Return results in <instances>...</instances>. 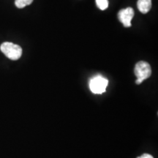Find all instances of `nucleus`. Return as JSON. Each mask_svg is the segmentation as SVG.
I'll return each instance as SVG.
<instances>
[{
    "label": "nucleus",
    "mask_w": 158,
    "mask_h": 158,
    "mask_svg": "<svg viewBox=\"0 0 158 158\" xmlns=\"http://www.w3.org/2000/svg\"><path fill=\"white\" fill-rule=\"evenodd\" d=\"M33 0H15V5L18 8H23L26 6L31 5Z\"/></svg>",
    "instance_id": "6"
},
{
    "label": "nucleus",
    "mask_w": 158,
    "mask_h": 158,
    "mask_svg": "<svg viewBox=\"0 0 158 158\" xmlns=\"http://www.w3.org/2000/svg\"><path fill=\"white\" fill-rule=\"evenodd\" d=\"M137 158H154V157L151 155H149V154H143V155H142L141 156H140V157H138Z\"/></svg>",
    "instance_id": "8"
},
{
    "label": "nucleus",
    "mask_w": 158,
    "mask_h": 158,
    "mask_svg": "<svg viewBox=\"0 0 158 158\" xmlns=\"http://www.w3.org/2000/svg\"><path fill=\"white\" fill-rule=\"evenodd\" d=\"M96 4L98 8L101 10L107 9V7H108V0H96Z\"/></svg>",
    "instance_id": "7"
},
{
    "label": "nucleus",
    "mask_w": 158,
    "mask_h": 158,
    "mask_svg": "<svg viewBox=\"0 0 158 158\" xmlns=\"http://www.w3.org/2000/svg\"><path fill=\"white\" fill-rule=\"evenodd\" d=\"M134 16V10L131 7L120 10L118 13V19L124 27H131V21Z\"/></svg>",
    "instance_id": "4"
},
{
    "label": "nucleus",
    "mask_w": 158,
    "mask_h": 158,
    "mask_svg": "<svg viewBox=\"0 0 158 158\" xmlns=\"http://www.w3.org/2000/svg\"><path fill=\"white\" fill-rule=\"evenodd\" d=\"M137 6L141 13L146 14L152 8V0H138Z\"/></svg>",
    "instance_id": "5"
},
{
    "label": "nucleus",
    "mask_w": 158,
    "mask_h": 158,
    "mask_svg": "<svg viewBox=\"0 0 158 158\" xmlns=\"http://www.w3.org/2000/svg\"><path fill=\"white\" fill-rule=\"evenodd\" d=\"M108 84V81L103 77L98 76L91 79L89 82V89L92 93L101 94L106 92Z\"/></svg>",
    "instance_id": "3"
},
{
    "label": "nucleus",
    "mask_w": 158,
    "mask_h": 158,
    "mask_svg": "<svg viewBox=\"0 0 158 158\" xmlns=\"http://www.w3.org/2000/svg\"><path fill=\"white\" fill-rule=\"evenodd\" d=\"M134 73L137 77L136 84H141L146 79L149 78L152 75V69L149 63L141 61L136 63L134 68Z\"/></svg>",
    "instance_id": "2"
},
{
    "label": "nucleus",
    "mask_w": 158,
    "mask_h": 158,
    "mask_svg": "<svg viewBox=\"0 0 158 158\" xmlns=\"http://www.w3.org/2000/svg\"><path fill=\"white\" fill-rule=\"evenodd\" d=\"M0 50L11 60H18L22 55V48L21 46L13 43H3L0 46Z\"/></svg>",
    "instance_id": "1"
}]
</instances>
